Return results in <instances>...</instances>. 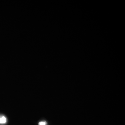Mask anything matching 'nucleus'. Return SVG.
Returning a JSON list of instances; mask_svg holds the SVG:
<instances>
[{
  "label": "nucleus",
  "instance_id": "f257e3e1",
  "mask_svg": "<svg viewBox=\"0 0 125 125\" xmlns=\"http://www.w3.org/2000/svg\"><path fill=\"white\" fill-rule=\"evenodd\" d=\"M6 122V118L4 116L0 117V124H5Z\"/></svg>",
  "mask_w": 125,
  "mask_h": 125
},
{
  "label": "nucleus",
  "instance_id": "f03ea898",
  "mask_svg": "<svg viewBox=\"0 0 125 125\" xmlns=\"http://www.w3.org/2000/svg\"><path fill=\"white\" fill-rule=\"evenodd\" d=\"M47 123L46 122H40L39 123V125H46Z\"/></svg>",
  "mask_w": 125,
  "mask_h": 125
}]
</instances>
